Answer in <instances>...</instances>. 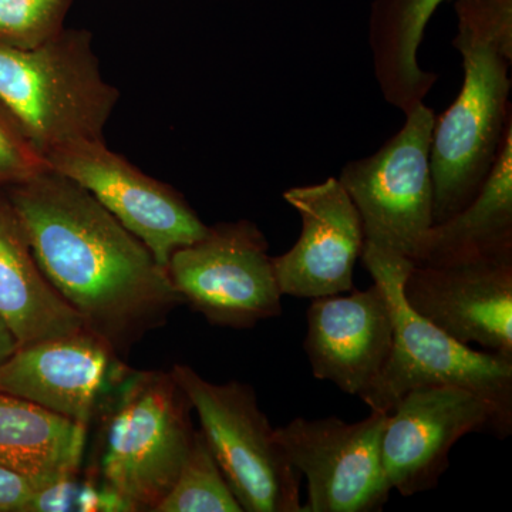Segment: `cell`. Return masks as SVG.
<instances>
[{
  "label": "cell",
  "mask_w": 512,
  "mask_h": 512,
  "mask_svg": "<svg viewBox=\"0 0 512 512\" xmlns=\"http://www.w3.org/2000/svg\"><path fill=\"white\" fill-rule=\"evenodd\" d=\"M3 190L47 281L119 355L184 303L150 249L66 175L47 167Z\"/></svg>",
  "instance_id": "obj_1"
},
{
  "label": "cell",
  "mask_w": 512,
  "mask_h": 512,
  "mask_svg": "<svg viewBox=\"0 0 512 512\" xmlns=\"http://www.w3.org/2000/svg\"><path fill=\"white\" fill-rule=\"evenodd\" d=\"M456 13L464 83L431 137L434 224L476 198L512 124V0H457Z\"/></svg>",
  "instance_id": "obj_2"
},
{
  "label": "cell",
  "mask_w": 512,
  "mask_h": 512,
  "mask_svg": "<svg viewBox=\"0 0 512 512\" xmlns=\"http://www.w3.org/2000/svg\"><path fill=\"white\" fill-rule=\"evenodd\" d=\"M119 99L84 30L63 29L35 49L0 47V104L46 163L64 148L103 141Z\"/></svg>",
  "instance_id": "obj_3"
},
{
  "label": "cell",
  "mask_w": 512,
  "mask_h": 512,
  "mask_svg": "<svg viewBox=\"0 0 512 512\" xmlns=\"http://www.w3.org/2000/svg\"><path fill=\"white\" fill-rule=\"evenodd\" d=\"M191 403L171 372L131 370L100 414L99 483L131 511L156 510L190 453Z\"/></svg>",
  "instance_id": "obj_4"
},
{
  "label": "cell",
  "mask_w": 512,
  "mask_h": 512,
  "mask_svg": "<svg viewBox=\"0 0 512 512\" xmlns=\"http://www.w3.org/2000/svg\"><path fill=\"white\" fill-rule=\"evenodd\" d=\"M363 265L383 286L394 322L389 362L362 402L370 412L390 413L417 387L456 386L490 404L505 433L512 431V357L458 342L407 305L403 282L414 265L402 256L363 248Z\"/></svg>",
  "instance_id": "obj_5"
},
{
  "label": "cell",
  "mask_w": 512,
  "mask_h": 512,
  "mask_svg": "<svg viewBox=\"0 0 512 512\" xmlns=\"http://www.w3.org/2000/svg\"><path fill=\"white\" fill-rule=\"evenodd\" d=\"M175 382L201 421V433L242 510L302 512V474L286 456L276 430L249 384H215L192 367L174 365Z\"/></svg>",
  "instance_id": "obj_6"
},
{
  "label": "cell",
  "mask_w": 512,
  "mask_h": 512,
  "mask_svg": "<svg viewBox=\"0 0 512 512\" xmlns=\"http://www.w3.org/2000/svg\"><path fill=\"white\" fill-rule=\"evenodd\" d=\"M404 117L392 138L372 156L346 164L338 180L362 220L363 248L414 264L434 224L430 148L436 114L423 103Z\"/></svg>",
  "instance_id": "obj_7"
},
{
  "label": "cell",
  "mask_w": 512,
  "mask_h": 512,
  "mask_svg": "<svg viewBox=\"0 0 512 512\" xmlns=\"http://www.w3.org/2000/svg\"><path fill=\"white\" fill-rule=\"evenodd\" d=\"M268 251L254 222H220L177 249L165 268L183 302L211 325L248 329L282 313L284 295Z\"/></svg>",
  "instance_id": "obj_8"
},
{
  "label": "cell",
  "mask_w": 512,
  "mask_h": 512,
  "mask_svg": "<svg viewBox=\"0 0 512 512\" xmlns=\"http://www.w3.org/2000/svg\"><path fill=\"white\" fill-rule=\"evenodd\" d=\"M387 414L370 412L357 423L338 417H296L276 437L308 480L302 512H380L389 501L380 441Z\"/></svg>",
  "instance_id": "obj_9"
},
{
  "label": "cell",
  "mask_w": 512,
  "mask_h": 512,
  "mask_svg": "<svg viewBox=\"0 0 512 512\" xmlns=\"http://www.w3.org/2000/svg\"><path fill=\"white\" fill-rule=\"evenodd\" d=\"M471 433L508 437L490 404L463 387H417L404 394L387 414L380 441L390 490L412 497L436 488L451 450Z\"/></svg>",
  "instance_id": "obj_10"
},
{
  "label": "cell",
  "mask_w": 512,
  "mask_h": 512,
  "mask_svg": "<svg viewBox=\"0 0 512 512\" xmlns=\"http://www.w3.org/2000/svg\"><path fill=\"white\" fill-rule=\"evenodd\" d=\"M47 164L89 191L164 268L177 249L207 234L183 195L138 170L104 140L64 148Z\"/></svg>",
  "instance_id": "obj_11"
},
{
  "label": "cell",
  "mask_w": 512,
  "mask_h": 512,
  "mask_svg": "<svg viewBox=\"0 0 512 512\" xmlns=\"http://www.w3.org/2000/svg\"><path fill=\"white\" fill-rule=\"evenodd\" d=\"M130 372L106 340L82 329L19 346L0 366V393L89 427Z\"/></svg>",
  "instance_id": "obj_12"
},
{
  "label": "cell",
  "mask_w": 512,
  "mask_h": 512,
  "mask_svg": "<svg viewBox=\"0 0 512 512\" xmlns=\"http://www.w3.org/2000/svg\"><path fill=\"white\" fill-rule=\"evenodd\" d=\"M407 305L464 345L512 357V252L441 265H413Z\"/></svg>",
  "instance_id": "obj_13"
},
{
  "label": "cell",
  "mask_w": 512,
  "mask_h": 512,
  "mask_svg": "<svg viewBox=\"0 0 512 512\" xmlns=\"http://www.w3.org/2000/svg\"><path fill=\"white\" fill-rule=\"evenodd\" d=\"M284 200L298 212L302 229L288 252L272 256L282 295L315 299L352 292L365 235L359 212L338 178L289 188Z\"/></svg>",
  "instance_id": "obj_14"
},
{
  "label": "cell",
  "mask_w": 512,
  "mask_h": 512,
  "mask_svg": "<svg viewBox=\"0 0 512 512\" xmlns=\"http://www.w3.org/2000/svg\"><path fill=\"white\" fill-rule=\"evenodd\" d=\"M303 349L312 375L360 400L375 386L394 345L392 306L383 286L311 299Z\"/></svg>",
  "instance_id": "obj_15"
},
{
  "label": "cell",
  "mask_w": 512,
  "mask_h": 512,
  "mask_svg": "<svg viewBox=\"0 0 512 512\" xmlns=\"http://www.w3.org/2000/svg\"><path fill=\"white\" fill-rule=\"evenodd\" d=\"M0 319L19 346L86 329L37 264L28 235L0 190Z\"/></svg>",
  "instance_id": "obj_16"
},
{
  "label": "cell",
  "mask_w": 512,
  "mask_h": 512,
  "mask_svg": "<svg viewBox=\"0 0 512 512\" xmlns=\"http://www.w3.org/2000/svg\"><path fill=\"white\" fill-rule=\"evenodd\" d=\"M512 252V124L476 198L427 232L414 265H441Z\"/></svg>",
  "instance_id": "obj_17"
},
{
  "label": "cell",
  "mask_w": 512,
  "mask_h": 512,
  "mask_svg": "<svg viewBox=\"0 0 512 512\" xmlns=\"http://www.w3.org/2000/svg\"><path fill=\"white\" fill-rule=\"evenodd\" d=\"M89 427L0 393V467L45 487L82 466Z\"/></svg>",
  "instance_id": "obj_18"
},
{
  "label": "cell",
  "mask_w": 512,
  "mask_h": 512,
  "mask_svg": "<svg viewBox=\"0 0 512 512\" xmlns=\"http://www.w3.org/2000/svg\"><path fill=\"white\" fill-rule=\"evenodd\" d=\"M444 0H373L369 47L383 99L409 113L424 103L439 76L419 64L424 30Z\"/></svg>",
  "instance_id": "obj_19"
},
{
  "label": "cell",
  "mask_w": 512,
  "mask_h": 512,
  "mask_svg": "<svg viewBox=\"0 0 512 512\" xmlns=\"http://www.w3.org/2000/svg\"><path fill=\"white\" fill-rule=\"evenodd\" d=\"M154 512H244L201 431L170 493Z\"/></svg>",
  "instance_id": "obj_20"
},
{
  "label": "cell",
  "mask_w": 512,
  "mask_h": 512,
  "mask_svg": "<svg viewBox=\"0 0 512 512\" xmlns=\"http://www.w3.org/2000/svg\"><path fill=\"white\" fill-rule=\"evenodd\" d=\"M70 0H0V47L30 50L63 30Z\"/></svg>",
  "instance_id": "obj_21"
},
{
  "label": "cell",
  "mask_w": 512,
  "mask_h": 512,
  "mask_svg": "<svg viewBox=\"0 0 512 512\" xmlns=\"http://www.w3.org/2000/svg\"><path fill=\"white\" fill-rule=\"evenodd\" d=\"M49 167L19 124L0 104V190Z\"/></svg>",
  "instance_id": "obj_22"
},
{
  "label": "cell",
  "mask_w": 512,
  "mask_h": 512,
  "mask_svg": "<svg viewBox=\"0 0 512 512\" xmlns=\"http://www.w3.org/2000/svg\"><path fill=\"white\" fill-rule=\"evenodd\" d=\"M39 488L30 478L0 467V512H29Z\"/></svg>",
  "instance_id": "obj_23"
},
{
  "label": "cell",
  "mask_w": 512,
  "mask_h": 512,
  "mask_svg": "<svg viewBox=\"0 0 512 512\" xmlns=\"http://www.w3.org/2000/svg\"><path fill=\"white\" fill-rule=\"evenodd\" d=\"M79 491L76 476H66L55 483L39 488L29 512H59L72 510Z\"/></svg>",
  "instance_id": "obj_24"
},
{
  "label": "cell",
  "mask_w": 512,
  "mask_h": 512,
  "mask_svg": "<svg viewBox=\"0 0 512 512\" xmlns=\"http://www.w3.org/2000/svg\"><path fill=\"white\" fill-rule=\"evenodd\" d=\"M19 348L18 340L5 322L0 319V366Z\"/></svg>",
  "instance_id": "obj_25"
}]
</instances>
